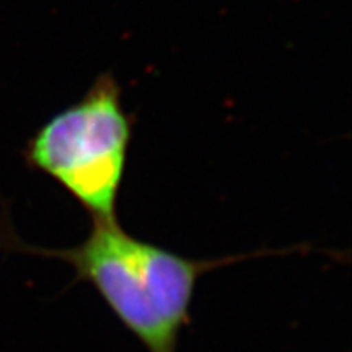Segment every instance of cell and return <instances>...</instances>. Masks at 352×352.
Here are the masks:
<instances>
[{
    "instance_id": "obj_1",
    "label": "cell",
    "mask_w": 352,
    "mask_h": 352,
    "mask_svg": "<svg viewBox=\"0 0 352 352\" xmlns=\"http://www.w3.org/2000/svg\"><path fill=\"white\" fill-rule=\"evenodd\" d=\"M296 252L300 250L188 258L138 239L126 232L118 219H91L90 232L76 246L36 250L38 254L67 263L76 272V280L90 284L147 352H178V340L191 318L202 276L245 259Z\"/></svg>"
},
{
    "instance_id": "obj_2",
    "label": "cell",
    "mask_w": 352,
    "mask_h": 352,
    "mask_svg": "<svg viewBox=\"0 0 352 352\" xmlns=\"http://www.w3.org/2000/svg\"><path fill=\"white\" fill-rule=\"evenodd\" d=\"M111 72L80 100L50 118L28 140L25 158L72 196L90 219H118V199L132 140V116Z\"/></svg>"
}]
</instances>
